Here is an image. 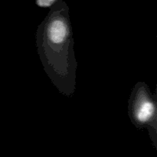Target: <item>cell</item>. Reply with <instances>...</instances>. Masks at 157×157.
<instances>
[{
	"instance_id": "6da1fadb",
	"label": "cell",
	"mask_w": 157,
	"mask_h": 157,
	"mask_svg": "<svg viewBox=\"0 0 157 157\" xmlns=\"http://www.w3.org/2000/svg\"><path fill=\"white\" fill-rule=\"evenodd\" d=\"M67 35V27L64 19L55 18L52 19L48 27V36L54 44L62 43Z\"/></svg>"
},
{
	"instance_id": "7a4b0ae2",
	"label": "cell",
	"mask_w": 157,
	"mask_h": 157,
	"mask_svg": "<svg viewBox=\"0 0 157 157\" xmlns=\"http://www.w3.org/2000/svg\"><path fill=\"white\" fill-rule=\"evenodd\" d=\"M154 106L147 97L138 98L135 105L134 114L138 121L145 123L150 121L154 113Z\"/></svg>"
},
{
	"instance_id": "3957f363",
	"label": "cell",
	"mask_w": 157,
	"mask_h": 157,
	"mask_svg": "<svg viewBox=\"0 0 157 157\" xmlns=\"http://www.w3.org/2000/svg\"><path fill=\"white\" fill-rule=\"evenodd\" d=\"M57 0H36V3L41 7H49L56 2Z\"/></svg>"
}]
</instances>
